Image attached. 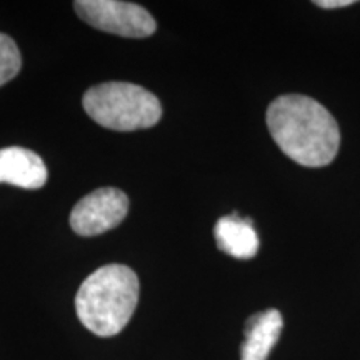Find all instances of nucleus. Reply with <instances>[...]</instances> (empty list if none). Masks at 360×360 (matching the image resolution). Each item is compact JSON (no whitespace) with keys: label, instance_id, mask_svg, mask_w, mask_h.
Segmentation results:
<instances>
[{"label":"nucleus","instance_id":"obj_7","mask_svg":"<svg viewBox=\"0 0 360 360\" xmlns=\"http://www.w3.org/2000/svg\"><path fill=\"white\" fill-rule=\"evenodd\" d=\"M282 327V314L276 309L252 315L245 322L240 360H267L270 350L281 337Z\"/></svg>","mask_w":360,"mask_h":360},{"label":"nucleus","instance_id":"obj_1","mask_svg":"<svg viewBox=\"0 0 360 360\" xmlns=\"http://www.w3.org/2000/svg\"><path fill=\"white\" fill-rule=\"evenodd\" d=\"M267 127L283 154L304 167H326L339 152L337 120L310 97H277L267 109Z\"/></svg>","mask_w":360,"mask_h":360},{"label":"nucleus","instance_id":"obj_6","mask_svg":"<svg viewBox=\"0 0 360 360\" xmlns=\"http://www.w3.org/2000/svg\"><path fill=\"white\" fill-rule=\"evenodd\" d=\"M45 162L24 147L0 148V184L35 191L47 182Z\"/></svg>","mask_w":360,"mask_h":360},{"label":"nucleus","instance_id":"obj_5","mask_svg":"<svg viewBox=\"0 0 360 360\" xmlns=\"http://www.w3.org/2000/svg\"><path fill=\"white\" fill-rule=\"evenodd\" d=\"M129 214V197L114 187L90 192L72 209L70 227L79 236H101L115 229Z\"/></svg>","mask_w":360,"mask_h":360},{"label":"nucleus","instance_id":"obj_9","mask_svg":"<svg viewBox=\"0 0 360 360\" xmlns=\"http://www.w3.org/2000/svg\"><path fill=\"white\" fill-rule=\"evenodd\" d=\"M22 57L13 39L0 32V87L19 74Z\"/></svg>","mask_w":360,"mask_h":360},{"label":"nucleus","instance_id":"obj_8","mask_svg":"<svg viewBox=\"0 0 360 360\" xmlns=\"http://www.w3.org/2000/svg\"><path fill=\"white\" fill-rule=\"evenodd\" d=\"M215 242L224 254L231 257L249 260L259 252V236L250 219L238 217V214L219 219L214 229Z\"/></svg>","mask_w":360,"mask_h":360},{"label":"nucleus","instance_id":"obj_2","mask_svg":"<svg viewBox=\"0 0 360 360\" xmlns=\"http://www.w3.org/2000/svg\"><path fill=\"white\" fill-rule=\"evenodd\" d=\"M137 274L127 265L109 264L85 278L75 295L79 321L98 337H114L132 319L139 302Z\"/></svg>","mask_w":360,"mask_h":360},{"label":"nucleus","instance_id":"obj_4","mask_svg":"<svg viewBox=\"0 0 360 360\" xmlns=\"http://www.w3.org/2000/svg\"><path fill=\"white\" fill-rule=\"evenodd\" d=\"M75 12L84 22L103 32L129 39L148 37L155 32L157 22L147 8L120 0H77Z\"/></svg>","mask_w":360,"mask_h":360},{"label":"nucleus","instance_id":"obj_10","mask_svg":"<svg viewBox=\"0 0 360 360\" xmlns=\"http://www.w3.org/2000/svg\"><path fill=\"white\" fill-rule=\"evenodd\" d=\"M355 4V0H317L315 6L322 8H339V7H349Z\"/></svg>","mask_w":360,"mask_h":360},{"label":"nucleus","instance_id":"obj_3","mask_svg":"<svg viewBox=\"0 0 360 360\" xmlns=\"http://www.w3.org/2000/svg\"><path fill=\"white\" fill-rule=\"evenodd\" d=\"M84 109L102 127L132 132L154 127L162 117L160 101L141 85L107 82L84 94Z\"/></svg>","mask_w":360,"mask_h":360}]
</instances>
